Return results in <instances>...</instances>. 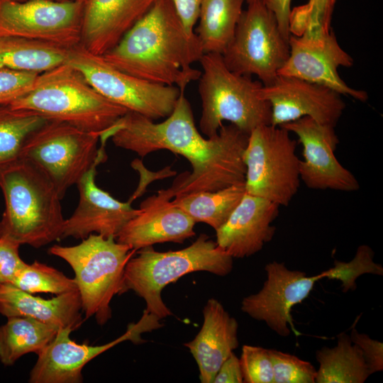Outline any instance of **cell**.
Listing matches in <instances>:
<instances>
[{"instance_id":"obj_1","label":"cell","mask_w":383,"mask_h":383,"mask_svg":"<svg viewBox=\"0 0 383 383\" xmlns=\"http://www.w3.org/2000/svg\"><path fill=\"white\" fill-rule=\"evenodd\" d=\"M248 134L235 126L223 125L218 133L204 138L197 130L191 105L180 91L172 112L160 123L128 111L101 135L118 148L143 157L167 150L186 158L192 172L181 174L170 189L174 196L216 191L245 182L243 152Z\"/></svg>"},{"instance_id":"obj_2","label":"cell","mask_w":383,"mask_h":383,"mask_svg":"<svg viewBox=\"0 0 383 383\" xmlns=\"http://www.w3.org/2000/svg\"><path fill=\"white\" fill-rule=\"evenodd\" d=\"M204 55L195 33H189L171 0H156L146 13L102 56L115 68L154 84L185 91L199 79L192 65Z\"/></svg>"},{"instance_id":"obj_3","label":"cell","mask_w":383,"mask_h":383,"mask_svg":"<svg viewBox=\"0 0 383 383\" xmlns=\"http://www.w3.org/2000/svg\"><path fill=\"white\" fill-rule=\"evenodd\" d=\"M0 188L5 201L0 238L35 248L62 238V198L38 166L20 160L0 172Z\"/></svg>"},{"instance_id":"obj_4","label":"cell","mask_w":383,"mask_h":383,"mask_svg":"<svg viewBox=\"0 0 383 383\" xmlns=\"http://www.w3.org/2000/svg\"><path fill=\"white\" fill-rule=\"evenodd\" d=\"M9 104L99 136L128 111L103 96L67 62L40 73L33 87Z\"/></svg>"},{"instance_id":"obj_5","label":"cell","mask_w":383,"mask_h":383,"mask_svg":"<svg viewBox=\"0 0 383 383\" xmlns=\"http://www.w3.org/2000/svg\"><path fill=\"white\" fill-rule=\"evenodd\" d=\"M135 252L125 267L123 293L133 291L145 300V311L160 319L172 315L161 297L167 284L198 271L226 276L233 266V257L204 233L182 250L157 252L148 246Z\"/></svg>"},{"instance_id":"obj_6","label":"cell","mask_w":383,"mask_h":383,"mask_svg":"<svg viewBox=\"0 0 383 383\" xmlns=\"http://www.w3.org/2000/svg\"><path fill=\"white\" fill-rule=\"evenodd\" d=\"M198 86L201 101L199 128L208 138L228 121L248 134L271 124L270 105L260 94L262 84L230 70L221 54H204Z\"/></svg>"},{"instance_id":"obj_7","label":"cell","mask_w":383,"mask_h":383,"mask_svg":"<svg viewBox=\"0 0 383 383\" xmlns=\"http://www.w3.org/2000/svg\"><path fill=\"white\" fill-rule=\"evenodd\" d=\"M135 252L114 237L94 233L77 245H55L48 250L72 268L85 318L94 316L99 325L111 318L110 303L123 294L125 267Z\"/></svg>"},{"instance_id":"obj_8","label":"cell","mask_w":383,"mask_h":383,"mask_svg":"<svg viewBox=\"0 0 383 383\" xmlns=\"http://www.w3.org/2000/svg\"><path fill=\"white\" fill-rule=\"evenodd\" d=\"M99 135L81 131L67 123L49 119L27 139L22 160L38 166L52 181L62 199L96 164L106 158V142Z\"/></svg>"},{"instance_id":"obj_9","label":"cell","mask_w":383,"mask_h":383,"mask_svg":"<svg viewBox=\"0 0 383 383\" xmlns=\"http://www.w3.org/2000/svg\"><path fill=\"white\" fill-rule=\"evenodd\" d=\"M296 149V140L283 127L269 124L253 129L243 155L245 192L288 206L301 181Z\"/></svg>"},{"instance_id":"obj_10","label":"cell","mask_w":383,"mask_h":383,"mask_svg":"<svg viewBox=\"0 0 383 383\" xmlns=\"http://www.w3.org/2000/svg\"><path fill=\"white\" fill-rule=\"evenodd\" d=\"M289 54V40L282 34L274 13L262 0H256L243 11L233 37L221 55L230 70L255 75L267 85L277 77Z\"/></svg>"},{"instance_id":"obj_11","label":"cell","mask_w":383,"mask_h":383,"mask_svg":"<svg viewBox=\"0 0 383 383\" xmlns=\"http://www.w3.org/2000/svg\"><path fill=\"white\" fill-rule=\"evenodd\" d=\"M66 62L106 99L153 121L167 117L180 94L176 86L151 83L115 68L80 44L69 50Z\"/></svg>"},{"instance_id":"obj_12","label":"cell","mask_w":383,"mask_h":383,"mask_svg":"<svg viewBox=\"0 0 383 383\" xmlns=\"http://www.w3.org/2000/svg\"><path fill=\"white\" fill-rule=\"evenodd\" d=\"M85 0L0 2V36H12L72 49L80 44Z\"/></svg>"},{"instance_id":"obj_13","label":"cell","mask_w":383,"mask_h":383,"mask_svg":"<svg viewBox=\"0 0 383 383\" xmlns=\"http://www.w3.org/2000/svg\"><path fill=\"white\" fill-rule=\"evenodd\" d=\"M289 46V57L279 75L304 79L357 101H367L366 91L350 87L338 74V68L352 67L353 59L340 47L331 29L316 28L300 35L291 34Z\"/></svg>"},{"instance_id":"obj_14","label":"cell","mask_w":383,"mask_h":383,"mask_svg":"<svg viewBox=\"0 0 383 383\" xmlns=\"http://www.w3.org/2000/svg\"><path fill=\"white\" fill-rule=\"evenodd\" d=\"M160 318L144 311L137 323H130L126 333L117 339L101 345L79 344L70 339L72 331L59 329L54 339L38 354L30 373V383H81L82 371L92 359L125 341L142 343L141 334L162 327Z\"/></svg>"},{"instance_id":"obj_15","label":"cell","mask_w":383,"mask_h":383,"mask_svg":"<svg viewBox=\"0 0 383 383\" xmlns=\"http://www.w3.org/2000/svg\"><path fill=\"white\" fill-rule=\"evenodd\" d=\"M280 126L294 133L302 145L299 174L307 187L345 192L359 189L357 178L335 155L339 143L335 126L321 123L310 117H302Z\"/></svg>"},{"instance_id":"obj_16","label":"cell","mask_w":383,"mask_h":383,"mask_svg":"<svg viewBox=\"0 0 383 383\" xmlns=\"http://www.w3.org/2000/svg\"><path fill=\"white\" fill-rule=\"evenodd\" d=\"M267 279L256 294L245 297L241 310L252 318L264 321L282 337L289 335L294 328L292 309L308 297L315 283L323 279L322 272L307 276L306 272L289 270L284 262L273 261L265 267Z\"/></svg>"},{"instance_id":"obj_17","label":"cell","mask_w":383,"mask_h":383,"mask_svg":"<svg viewBox=\"0 0 383 383\" xmlns=\"http://www.w3.org/2000/svg\"><path fill=\"white\" fill-rule=\"evenodd\" d=\"M262 97L271 108V125L280 126L302 117L335 126L345 104L341 94L326 87L296 77L277 75L262 85Z\"/></svg>"},{"instance_id":"obj_18","label":"cell","mask_w":383,"mask_h":383,"mask_svg":"<svg viewBox=\"0 0 383 383\" xmlns=\"http://www.w3.org/2000/svg\"><path fill=\"white\" fill-rule=\"evenodd\" d=\"M173 197L168 188L145 199L138 213L122 228L116 240L137 251L157 243H182L194 236L196 222L173 202Z\"/></svg>"},{"instance_id":"obj_19","label":"cell","mask_w":383,"mask_h":383,"mask_svg":"<svg viewBox=\"0 0 383 383\" xmlns=\"http://www.w3.org/2000/svg\"><path fill=\"white\" fill-rule=\"evenodd\" d=\"M98 165L77 184L79 203L72 216L65 220L61 238L84 239L93 233L116 238L126 223L138 213L139 209H133L130 201H120L96 185Z\"/></svg>"},{"instance_id":"obj_20","label":"cell","mask_w":383,"mask_h":383,"mask_svg":"<svg viewBox=\"0 0 383 383\" xmlns=\"http://www.w3.org/2000/svg\"><path fill=\"white\" fill-rule=\"evenodd\" d=\"M279 209L274 202L245 192L226 223L216 231L217 245L233 258L257 253L274 235L272 223Z\"/></svg>"},{"instance_id":"obj_21","label":"cell","mask_w":383,"mask_h":383,"mask_svg":"<svg viewBox=\"0 0 383 383\" xmlns=\"http://www.w3.org/2000/svg\"><path fill=\"white\" fill-rule=\"evenodd\" d=\"M156 0H85L80 45L103 55L150 9Z\"/></svg>"},{"instance_id":"obj_22","label":"cell","mask_w":383,"mask_h":383,"mask_svg":"<svg viewBox=\"0 0 383 383\" xmlns=\"http://www.w3.org/2000/svg\"><path fill=\"white\" fill-rule=\"evenodd\" d=\"M201 330L184 343L195 359L202 383H213L222 363L238 347V323L215 299L207 301L203 309Z\"/></svg>"},{"instance_id":"obj_23","label":"cell","mask_w":383,"mask_h":383,"mask_svg":"<svg viewBox=\"0 0 383 383\" xmlns=\"http://www.w3.org/2000/svg\"><path fill=\"white\" fill-rule=\"evenodd\" d=\"M82 311L78 290L45 299L25 292L10 283L0 285V313L6 318H33L58 329L74 331L83 322Z\"/></svg>"},{"instance_id":"obj_24","label":"cell","mask_w":383,"mask_h":383,"mask_svg":"<svg viewBox=\"0 0 383 383\" xmlns=\"http://www.w3.org/2000/svg\"><path fill=\"white\" fill-rule=\"evenodd\" d=\"M337 345L323 346L316 353L319 363L316 383H363L371 375L360 348L341 333Z\"/></svg>"},{"instance_id":"obj_25","label":"cell","mask_w":383,"mask_h":383,"mask_svg":"<svg viewBox=\"0 0 383 383\" xmlns=\"http://www.w3.org/2000/svg\"><path fill=\"white\" fill-rule=\"evenodd\" d=\"M245 0H203L196 34L204 54H222L232 40Z\"/></svg>"},{"instance_id":"obj_26","label":"cell","mask_w":383,"mask_h":383,"mask_svg":"<svg viewBox=\"0 0 383 383\" xmlns=\"http://www.w3.org/2000/svg\"><path fill=\"white\" fill-rule=\"evenodd\" d=\"M58 330L33 318H7L0 326L1 362L9 366L26 354L38 355L54 339Z\"/></svg>"},{"instance_id":"obj_27","label":"cell","mask_w":383,"mask_h":383,"mask_svg":"<svg viewBox=\"0 0 383 383\" xmlns=\"http://www.w3.org/2000/svg\"><path fill=\"white\" fill-rule=\"evenodd\" d=\"M70 49L12 36H0V68L42 73L66 62Z\"/></svg>"},{"instance_id":"obj_28","label":"cell","mask_w":383,"mask_h":383,"mask_svg":"<svg viewBox=\"0 0 383 383\" xmlns=\"http://www.w3.org/2000/svg\"><path fill=\"white\" fill-rule=\"evenodd\" d=\"M245 193L244 182L216 191L177 196L172 201L196 223H205L216 231L226 223Z\"/></svg>"},{"instance_id":"obj_29","label":"cell","mask_w":383,"mask_h":383,"mask_svg":"<svg viewBox=\"0 0 383 383\" xmlns=\"http://www.w3.org/2000/svg\"><path fill=\"white\" fill-rule=\"evenodd\" d=\"M49 119L38 113L0 104V172L22 160L24 145Z\"/></svg>"},{"instance_id":"obj_30","label":"cell","mask_w":383,"mask_h":383,"mask_svg":"<svg viewBox=\"0 0 383 383\" xmlns=\"http://www.w3.org/2000/svg\"><path fill=\"white\" fill-rule=\"evenodd\" d=\"M10 284L32 294L50 293L58 295L78 290L74 278L37 260L31 264L26 263Z\"/></svg>"},{"instance_id":"obj_31","label":"cell","mask_w":383,"mask_h":383,"mask_svg":"<svg viewBox=\"0 0 383 383\" xmlns=\"http://www.w3.org/2000/svg\"><path fill=\"white\" fill-rule=\"evenodd\" d=\"M374 253L367 245H360L349 262L334 260L333 266L321 272L324 278L341 282L344 292L355 290L356 279L364 274H383V267L374 261Z\"/></svg>"},{"instance_id":"obj_32","label":"cell","mask_w":383,"mask_h":383,"mask_svg":"<svg viewBox=\"0 0 383 383\" xmlns=\"http://www.w3.org/2000/svg\"><path fill=\"white\" fill-rule=\"evenodd\" d=\"M273 368V383H315L317 370L296 355L269 349Z\"/></svg>"},{"instance_id":"obj_33","label":"cell","mask_w":383,"mask_h":383,"mask_svg":"<svg viewBox=\"0 0 383 383\" xmlns=\"http://www.w3.org/2000/svg\"><path fill=\"white\" fill-rule=\"evenodd\" d=\"M240 360L243 382L273 383V368L269 349L244 345Z\"/></svg>"},{"instance_id":"obj_34","label":"cell","mask_w":383,"mask_h":383,"mask_svg":"<svg viewBox=\"0 0 383 383\" xmlns=\"http://www.w3.org/2000/svg\"><path fill=\"white\" fill-rule=\"evenodd\" d=\"M39 73L0 68V104L28 92L34 85Z\"/></svg>"},{"instance_id":"obj_35","label":"cell","mask_w":383,"mask_h":383,"mask_svg":"<svg viewBox=\"0 0 383 383\" xmlns=\"http://www.w3.org/2000/svg\"><path fill=\"white\" fill-rule=\"evenodd\" d=\"M335 0H309L298 6L301 20L306 27L331 29V19Z\"/></svg>"},{"instance_id":"obj_36","label":"cell","mask_w":383,"mask_h":383,"mask_svg":"<svg viewBox=\"0 0 383 383\" xmlns=\"http://www.w3.org/2000/svg\"><path fill=\"white\" fill-rule=\"evenodd\" d=\"M18 244L0 238V285L11 283L26 264L19 254Z\"/></svg>"},{"instance_id":"obj_37","label":"cell","mask_w":383,"mask_h":383,"mask_svg":"<svg viewBox=\"0 0 383 383\" xmlns=\"http://www.w3.org/2000/svg\"><path fill=\"white\" fill-rule=\"evenodd\" d=\"M350 339L361 350L371 374L383 370V343L357 331L355 324L351 330Z\"/></svg>"},{"instance_id":"obj_38","label":"cell","mask_w":383,"mask_h":383,"mask_svg":"<svg viewBox=\"0 0 383 383\" xmlns=\"http://www.w3.org/2000/svg\"><path fill=\"white\" fill-rule=\"evenodd\" d=\"M184 27L189 33H193L194 26L198 21L203 0H171Z\"/></svg>"},{"instance_id":"obj_39","label":"cell","mask_w":383,"mask_h":383,"mask_svg":"<svg viewBox=\"0 0 383 383\" xmlns=\"http://www.w3.org/2000/svg\"><path fill=\"white\" fill-rule=\"evenodd\" d=\"M243 377L240 360L232 353L222 363L213 383H242Z\"/></svg>"},{"instance_id":"obj_40","label":"cell","mask_w":383,"mask_h":383,"mask_svg":"<svg viewBox=\"0 0 383 383\" xmlns=\"http://www.w3.org/2000/svg\"><path fill=\"white\" fill-rule=\"evenodd\" d=\"M266 6L274 13L279 28L283 36L289 40V16L292 0H262Z\"/></svg>"},{"instance_id":"obj_41","label":"cell","mask_w":383,"mask_h":383,"mask_svg":"<svg viewBox=\"0 0 383 383\" xmlns=\"http://www.w3.org/2000/svg\"><path fill=\"white\" fill-rule=\"evenodd\" d=\"M9 1H24V0H0V2Z\"/></svg>"},{"instance_id":"obj_42","label":"cell","mask_w":383,"mask_h":383,"mask_svg":"<svg viewBox=\"0 0 383 383\" xmlns=\"http://www.w3.org/2000/svg\"><path fill=\"white\" fill-rule=\"evenodd\" d=\"M256 1V0H245V1L247 2V4H250V3L253 2V1Z\"/></svg>"}]
</instances>
